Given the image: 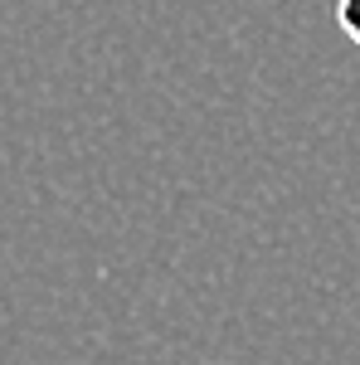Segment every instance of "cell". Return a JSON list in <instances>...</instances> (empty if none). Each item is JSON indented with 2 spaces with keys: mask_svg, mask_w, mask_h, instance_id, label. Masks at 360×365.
Here are the masks:
<instances>
[{
  "mask_svg": "<svg viewBox=\"0 0 360 365\" xmlns=\"http://www.w3.org/2000/svg\"><path fill=\"white\" fill-rule=\"evenodd\" d=\"M336 20L346 29V39L360 49V0H336Z\"/></svg>",
  "mask_w": 360,
  "mask_h": 365,
  "instance_id": "6da1fadb",
  "label": "cell"
}]
</instances>
